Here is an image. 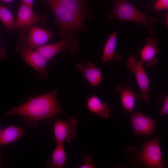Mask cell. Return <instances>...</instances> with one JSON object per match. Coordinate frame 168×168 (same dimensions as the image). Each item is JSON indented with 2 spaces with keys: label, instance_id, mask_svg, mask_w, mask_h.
I'll list each match as a JSON object with an SVG mask.
<instances>
[{
  "label": "cell",
  "instance_id": "7402d4cb",
  "mask_svg": "<svg viewBox=\"0 0 168 168\" xmlns=\"http://www.w3.org/2000/svg\"><path fill=\"white\" fill-rule=\"evenodd\" d=\"M84 164L80 166V168H94L95 166L92 162V156L86 155L83 158Z\"/></svg>",
  "mask_w": 168,
  "mask_h": 168
},
{
  "label": "cell",
  "instance_id": "7a4b0ae2",
  "mask_svg": "<svg viewBox=\"0 0 168 168\" xmlns=\"http://www.w3.org/2000/svg\"><path fill=\"white\" fill-rule=\"evenodd\" d=\"M52 13L58 27L56 35L62 38H76L77 32L83 31L85 20L74 12L65 8L54 0H44Z\"/></svg>",
  "mask_w": 168,
  "mask_h": 168
},
{
  "label": "cell",
  "instance_id": "277c9868",
  "mask_svg": "<svg viewBox=\"0 0 168 168\" xmlns=\"http://www.w3.org/2000/svg\"><path fill=\"white\" fill-rule=\"evenodd\" d=\"M14 50L37 72L38 80L45 81L48 79L49 75L46 65L49 61L45 58L35 49L33 50L20 41L16 44Z\"/></svg>",
  "mask_w": 168,
  "mask_h": 168
},
{
  "label": "cell",
  "instance_id": "7c38bea8",
  "mask_svg": "<svg viewBox=\"0 0 168 168\" xmlns=\"http://www.w3.org/2000/svg\"><path fill=\"white\" fill-rule=\"evenodd\" d=\"M146 41L147 44L140 50V60L149 68L157 63L158 59L156 55L160 51V49L157 46L156 38L148 37Z\"/></svg>",
  "mask_w": 168,
  "mask_h": 168
},
{
  "label": "cell",
  "instance_id": "ba28073f",
  "mask_svg": "<svg viewBox=\"0 0 168 168\" xmlns=\"http://www.w3.org/2000/svg\"><path fill=\"white\" fill-rule=\"evenodd\" d=\"M143 63L137 60L135 56L131 55L128 57L126 66L130 72L134 73L136 82L140 90L142 100L145 102L149 100L148 94L149 88V78L143 67Z\"/></svg>",
  "mask_w": 168,
  "mask_h": 168
},
{
  "label": "cell",
  "instance_id": "d6986e66",
  "mask_svg": "<svg viewBox=\"0 0 168 168\" xmlns=\"http://www.w3.org/2000/svg\"><path fill=\"white\" fill-rule=\"evenodd\" d=\"M63 143H56V146L52 154L51 160L46 163L48 167H63L67 159Z\"/></svg>",
  "mask_w": 168,
  "mask_h": 168
},
{
  "label": "cell",
  "instance_id": "cb8c5ba5",
  "mask_svg": "<svg viewBox=\"0 0 168 168\" xmlns=\"http://www.w3.org/2000/svg\"><path fill=\"white\" fill-rule=\"evenodd\" d=\"M7 57L6 49L4 47H1L0 48V58L1 60H4Z\"/></svg>",
  "mask_w": 168,
  "mask_h": 168
},
{
  "label": "cell",
  "instance_id": "4316f807",
  "mask_svg": "<svg viewBox=\"0 0 168 168\" xmlns=\"http://www.w3.org/2000/svg\"><path fill=\"white\" fill-rule=\"evenodd\" d=\"M166 26L168 28V13L167 15L166 21Z\"/></svg>",
  "mask_w": 168,
  "mask_h": 168
},
{
  "label": "cell",
  "instance_id": "30bf717a",
  "mask_svg": "<svg viewBox=\"0 0 168 168\" xmlns=\"http://www.w3.org/2000/svg\"><path fill=\"white\" fill-rule=\"evenodd\" d=\"M77 124V120L74 117H71L68 121H57L54 127L56 143L71 142L75 135L74 128Z\"/></svg>",
  "mask_w": 168,
  "mask_h": 168
},
{
  "label": "cell",
  "instance_id": "603a6c76",
  "mask_svg": "<svg viewBox=\"0 0 168 168\" xmlns=\"http://www.w3.org/2000/svg\"><path fill=\"white\" fill-rule=\"evenodd\" d=\"M163 99L164 102L160 110L161 115L168 114V96H165Z\"/></svg>",
  "mask_w": 168,
  "mask_h": 168
},
{
  "label": "cell",
  "instance_id": "9a60e30c",
  "mask_svg": "<svg viewBox=\"0 0 168 168\" xmlns=\"http://www.w3.org/2000/svg\"><path fill=\"white\" fill-rule=\"evenodd\" d=\"M117 35L116 30L110 35L105 44L101 58L102 63L112 62H119L121 59V54L115 52Z\"/></svg>",
  "mask_w": 168,
  "mask_h": 168
},
{
  "label": "cell",
  "instance_id": "9c48e42d",
  "mask_svg": "<svg viewBox=\"0 0 168 168\" xmlns=\"http://www.w3.org/2000/svg\"><path fill=\"white\" fill-rule=\"evenodd\" d=\"M16 21L17 29L36 24L42 26L46 24L45 17L43 14H36L33 8L22 3L18 8Z\"/></svg>",
  "mask_w": 168,
  "mask_h": 168
},
{
  "label": "cell",
  "instance_id": "4fadbf2b",
  "mask_svg": "<svg viewBox=\"0 0 168 168\" xmlns=\"http://www.w3.org/2000/svg\"><path fill=\"white\" fill-rule=\"evenodd\" d=\"M85 20L91 18L92 11L86 7V0H54Z\"/></svg>",
  "mask_w": 168,
  "mask_h": 168
},
{
  "label": "cell",
  "instance_id": "d4e9b609",
  "mask_svg": "<svg viewBox=\"0 0 168 168\" xmlns=\"http://www.w3.org/2000/svg\"><path fill=\"white\" fill-rule=\"evenodd\" d=\"M21 3L33 8L34 0H21Z\"/></svg>",
  "mask_w": 168,
  "mask_h": 168
},
{
  "label": "cell",
  "instance_id": "5b68a950",
  "mask_svg": "<svg viewBox=\"0 0 168 168\" xmlns=\"http://www.w3.org/2000/svg\"><path fill=\"white\" fill-rule=\"evenodd\" d=\"M20 41L28 47L36 49L45 44L54 35L53 32L36 25L17 29Z\"/></svg>",
  "mask_w": 168,
  "mask_h": 168
},
{
  "label": "cell",
  "instance_id": "5bb4252c",
  "mask_svg": "<svg viewBox=\"0 0 168 168\" xmlns=\"http://www.w3.org/2000/svg\"><path fill=\"white\" fill-rule=\"evenodd\" d=\"M76 68L80 71L85 78L93 87L97 86L102 82L101 69L96 67L92 61H88L86 65L77 63Z\"/></svg>",
  "mask_w": 168,
  "mask_h": 168
},
{
  "label": "cell",
  "instance_id": "484cf974",
  "mask_svg": "<svg viewBox=\"0 0 168 168\" xmlns=\"http://www.w3.org/2000/svg\"><path fill=\"white\" fill-rule=\"evenodd\" d=\"M14 0H0V1L3 2L9 3L12 2Z\"/></svg>",
  "mask_w": 168,
  "mask_h": 168
},
{
  "label": "cell",
  "instance_id": "8992f818",
  "mask_svg": "<svg viewBox=\"0 0 168 168\" xmlns=\"http://www.w3.org/2000/svg\"><path fill=\"white\" fill-rule=\"evenodd\" d=\"M80 43L76 38L66 37L54 44L44 45L35 49L48 61L58 54L69 51L70 55L76 56L79 50Z\"/></svg>",
  "mask_w": 168,
  "mask_h": 168
},
{
  "label": "cell",
  "instance_id": "ffe728a7",
  "mask_svg": "<svg viewBox=\"0 0 168 168\" xmlns=\"http://www.w3.org/2000/svg\"><path fill=\"white\" fill-rule=\"evenodd\" d=\"M0 19L9 32L17 29L16 21L12 13L7 8L2 5H0Z\"/></svg>",
  "mask_w": 168,
  "mask_h": 168
},
{
  "label": "cell",
  "instance_id": "44dd1931",
  "mask_svg": "<svg viewBox=\"0 0 168 168\" xmlns=\"http://www.w3.org/2000/svg\"><path fill=\"white\" fill-rule=\"evenodd\" d=\"M168 9V0H157L154 5V9L161 11Z\"/></svg>",
  "mask_w": 168,
  "mask_h": 168
},
{
  "label": "cell",
  "instance_id": "e0dca14e",
  "mask_svg": "<svg viewBox=\"0 0 168 168\" xmlns=\"http://www.w3.org/2000/svg\"><path fill=\"white\" fill-rule=\"evenodd\" d=\"M24 128L11 124L2 130L0 135V145L2 146L13 142L22 137L25 133Z\"/></svg>",
  "mask_w": 168,
  "mask_h": 168
},
{
  "label": "cell",
  "instance_id": "2e32d148",
  "mask_svg": "<svg viewBox=\"0 0 168 168\" xmlns=\"http://www.w3.org/2000/svg\"><path fill=\"white\" fill-rule=\"evenodd\" d=\"M116 91L120 94L122 105L125 109L132 113L135 102L142 99L141 94L136 93L124 85L116 86Z\"/></svg>",
  "mask_w": 168,
  "mask_h": 168
},
{
  "label": "cell",
  "instance_id": "52a82bcc",
  "mask_svg": "<svg viewBox=\"0 0 168 168\" xmlns=\"http://www.w3.org/2000/svg\"><path fill=\"white\" fill-rule=\"evenodd\" d=\"M159 142V138L157 137L152 141L145 142L138 155L140 161L148 168H164Z\"/></svg>",
  "mask_w": 168,
  "mask_h": 168
},
{
  "label": "cell",
  "instance_id": "6da1fadb",
  "mask_svg": "<svg viewBox=\"0 0 168 168\" xmlns=\"http://www.w3.org/2000/svg\"><path fill=\"white\" fill-rule=\"evenodd\" d=\"M58 95L57 91L53 89L49 92L30 98L20 106L6 111L4 114L24 117L28 126L35 128L40 120L63 113L57 99Z\"/></svg>",
  "mask_w": 168,
  "mask_h": 168
},
{
  "label": "cell",
  "instance_id": "3957f363",
  "mask_svg": "<svg viewBox=\"0 0 168 168\" xmlns=\"http://www.w3.org/2000/svg\"><path fill=\"white\" fill-rule=\"evenodd\" d=\"M111 0L113 7L108 15L109 19L137 23L145 26L151 35H154L151 25L156 22V20L148 18L126 0Z\"/></svg>",
  "mask_w": 168,
  "mask_h": 168
},
{
  "label": "cell",
  "instance_id": "ac0fdd59",
  "mask_svg": "<svg viewBox=\"0 0 168 168\" xmlns=\"http://www.w3.org/2000/svg\"><path fill=\"white\" fill-rule=\"evenodd\" d=\"M87 107L91 112L101 117L107 119L109 116L110 110L109 105L106 103L102 102L95 95L87 98Z\"/></svg>",
  "mask_w": 168,
  "mask_h": 168
},
{
  "label": "cell",
  "instance_id": "8fae6325",
  "mask_svg": "<svg viewBox=\"0 0 168 168\" xmlns=\"http://www.w3.org/2000/svg\"><path fill=\"white\" fill-rule=\"evenodd\" d=\"M133 129L136 136L150 135L155 128V121L142 112H137L130 116Z\"/></svg>",
  "mask_w": 168,
  "mask_h": 168
}]
</instances>
